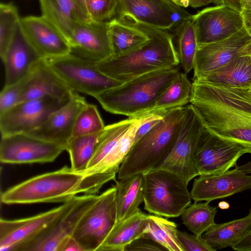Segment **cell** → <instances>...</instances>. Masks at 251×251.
<instances>
[{"mask_svg":"<svg viewBox=\"0 0 251 251\" xmlns=\"http://www.w3.org/2000/svg\"><path fill=\"white\" fill-rule=\"evenodd\" d=\"M190 103L208 131L251 153V88L219 87L193 79Z\"/></svg>","mask_w":251,"mask_h":251,"instance_id":"6da1fadb","label":"cell"},{"mask_svg":"<svg viewBox=\"0 0 251 251\" xmlns=\"http://www.w3.org/2000/svg\"><path fill=\"white\" fill-rule=\"evenodd\" d=\"M93 175L74 171L65 166L55 171L37 176L1 194L5 204L66 202L78 194H96L100 190Z\"/></svg>","mask_w":251,"mask_h":251,"instance_id":"7a4b0ae2","label":"cell"},{"mask_svg":"<svg viewBox=\"0 0 251 251\" xmlns=\"http://www.w3.org/2000/svg\"><path fill=\"white\" fill-rule=\"evenodd\" d=\"M137 27L148 33L149 39L147 42L128 53L111 56L97 63L102 73L121 82L179 64L172 34L168 31Z\"/></svg>","mask_w":251,"mask_h":251,"instance_id":"3957f363","label":"cell"},{"mask_svg":"<svg viewBox=\"0 0 251 251\" xmlns=\"http://www.w3.org/2000/svg\"><path fill=\"white\" fill-rule=\"evenodd\" d=\"M179 72L176 66L147 73L105 91L95 98L107 112L136 117L154 109L159 97Z\"/></svg>","mask_w":251,"mask_h":251,"instance_id":"277c9868","label":"cell"},{"mask_svg":"<svg viewBox=\"0 0 251 251\" xmlns=\"http://www.w3.org/2000/svg\"><path fill=\"white\" fill-rule=\"evenodd\" d=\"M186 106L170 110L135 142L120 165L119 179L156 168L174 147L185 119Z\"/></svg>","mask_w":251,"mask_h":251,"instance_id":"5b68a950","label":"cell"},{"mask_svg":"<svg viewBox=\"0 0 251 251\" xmlns=\"http://www.w3.org/2000/svg\"><path fill=\"white\" fill-rule=\"evenodd\" d=\"M144 209L167 218L177 217L191 204L187 183L168 171L153 169L143 174Z\"/></svg>","mask_w":251,"mask_h":251,"instance_id":"8992f818","label":"cell"},{"mask_svg":"<svg viewBox=\"0 0 251 251\" xmlns=\"http://www.w3.org/2000/svg\"><path fill=\"white\" fill-rule=\"evenodd\" d=\"M191 15L169 0H118L114 18L134 26L173 31Z\"/></svg>","mask_w":251,"mask_h":251,"instance_id":"52a82bcc","label":"cell"},{"mask_svg":"<svg viewBox=\"0 0 251 251\" xmlns=\"http://www.w3.org/2000/svg\"><path fill=\"white\" fill-rule=\"evenodd\" d=\"M47 62L73 91L96 98L122 83L102 73L97 63L72 53L46 59Z\"/></svg>","mask_w":251,"mask_h":251,"instance_id":"ba28073f","label":"cell"},{"mask_svg":"<svg viewBox=\"0 0 251 251\" xmlns=\"http://www.w3.org/2000/svg\"><path fill=\"white\" fill-rule=\"evenodd\" d=\"M116 185L102 194L85 212L72 236L83 251H98L117 223Z\"/></svg>","mask_w":251,"mask_h":251,"instance_id":"9c48e42d","label":"cell"},{"mask_svg":"<svg viewBox=\"0 0 251 251\" xmlns=\"http://www.w3.org/2000/svg\"><path fill=\"white\" fill-rule=\"evenodd\" d=\"M177 139L165 159L155 168L172 172L187 183L199 174L195 163V152L204 126L198 113L190 104Z\"/></svg>","mask_w":251,"mask_h":251,"instance_id":"30bf717a","label":"cell"},{"mask_svg":"<svg viewBox=\"0 0 251 251\" xmlns=\"http://www.w3.org/2000/svg\"><path fill=\"white\" fill-rule=\"evenodd\" d=\"M98 197L96 194L75 197L59 216L26 245L22 251H57L61 242L72 235L81 217Z\"/></svg>","mask_w":251,"mask_h":251,"instance_id":"8fae6325","label":"cell"},{"mask_svg":"<svg viewBox=\"0 0 251 251\" xmlns=\"http://www.w3.org/2000/svg\"><path fill=\"white\" fill-rule=\"evenodd\" d=\"M68 101L45 97L19 103L0 113L1 136L27 133L32 131Z\"/></svg>","mask_w":251,"mask_h":251,"instance_id":"7c38bea8","label":"cell"},{"mask_svg":"<svg viewBox=\"0 0 251 251\" xmlns=\"http://www.w3.org/2000/svg\"><path fill=\"white\" fill-rule=\"evenodd\" d=\"M241 146L220 138L204 128L197 146L195 163L200 175L220 174L237 166L246 153Z\"/></svg>","mask_w":251,"mask_h":251,"instance_id":"4fadbf2b","label":"cell"},{"mask_svg":"<svg viewBox=\"0 0 251 251\" xmlns=\"http://www.w3.org/2000/svg\"><path fill=\"white\" fill-rule=\"evenodd\" d=\"M1 137L0 161L3 163L50 162L65 150L59 145L26 133Z\"/></svg>","mask_w":251,"mask_h":251,"instance_id":"5bb4252c","label":"cell"},{"mask_svg":"<svg viewBox=\"0 0 251 251\" xmlns=\"http://www.w3.org/2000/svg\"><path fill=\"white\" fill-rule=\"evenodd\" d=\"M191 19L198 46L227 38L244 27L241 12L225 5L203 9Z\"/></svg>","mask_w":251,"mask_h":251,"instance_id":"9a60e30c","label":"cell"},{"mask_svg":"<svg viewBox=\"0 0 251 251\" xmlns=\"http://www.w3.org/2000/svg\"><path fill=\"white\" fill-rule=\"evenodd\" d=\"M251 36L243 27L225 39L198 46L193 68V79L204 77L226 66L239 56L245 55Z\"/></svg>","mask_w":251,"mask_h":251,"instance_id":"2e32d148","label":"cell"},{"mask_svg":"<svg viewBox=\"0 0 251 251\" xmlns=\"http://www.w3.org/2000/svg\"><path fill=\"white\" fill-rule=\"evenodd\" d=\"M20 28L26 40L42 58L60 57L71 52L67 37L42 15L21 18Z\"/></svg>","mask_w":251,"mask_h":251,"instance_id":"e0dca14e","label":"cell"},{"mask_svg":"<svg viewBox=\"0 0 251 251\" xmlns=\"http://www.w3.org/2000/svg\"><path fill=\"white\" fill-rule=\"evenodd\" d=\"M71 200L57 207L28 218L14 220L0 219V251H22L26 245L59 216Z\"/></svg>","mask_w":251,"mask_h":251,"instance_id":"ac0fdd59","label":"cell"},{"mask_svg":"<svg viewBox=\"0 0 251 251\" xmlns=\"http://www.w3.org/2000/svg\"><path fill=\"white\" fill-rule=\"evenodd\" d=\"M108 22L77 21L69 39L71 53L96 63L112 56Z\"/></svg>","mask_w":251,"mask_h":251,"instance_id":"d6986e66","label":"cell"},{"mask_svg":"<svg viewBox=\"0 0 251 251\" xmlns=\"http://www.w3.org/2000/svg\"><path fill=\"white\" fill-rule=\"evenodd\" d=\"M87 103L84 97L73 91L64 105L52 112L40 126L26 134L59 145L66 150L76 117Z\"/></svg>","mask_w":251,"mask_h":251,"instance_id":"ffe728a7","label":"cell"},{"mask_svg":"<svg viewBox=\"0 0 251 251\" xmlns=\"http://www.w3.org/2000/svg\"><path fill=\"white\" fill-rule=\"evenodd\" d=\"M199 176L195 179L190 192L194 201L210 202L251 189V175L236 168L220 174Z\"/></svg>","mask_w":251,"mask_h":251,"instance_id":"44dd1931","label":"cell"},{"mask_svg":"<svg viewBox=\"0 0 251 251\" xmlns=\"http://www.w3.org/2000/svg\"><path fill=\"white\" fill-rule=\"evenodd\" d=\"M73 92L46 59L41 58L25 77L22 101L45 97L68 100Z\"/></svg>","mask_w":251,"mask_h":251,"instance_id":"7402d4cb","label":"cell"},{"mask_svg":"<svg viewBox=\"0 0 251 251\" xmlns=\"http://www.w3.org/2000/svg\"><path fill=\"white\" fill-rule=\"evenodd\" d=\"M41 58L26 40L19 26L4 57V86L15 84L25 78Z\"/></svg>","mask_w":251,"mask_h":251,"instance_id":"603a6c76","label":"cell"},{"mask_svg":"<svg viewBox=\"0 0 251 251\" xmlns=\"http://www.w3.org/2000/svg\"><path fill=\"white\" fill-rule=\"evenodd\" d=\"M195 79L219 87L251 88V56H239L226 66Z\"/></svg>","mask_w":251,"mask_h":251,"instance_id":"cb8c5ba5","label":"cell"},{"mask_svg":"<svg viewBox=\"0 0 251 251\" xmlns=\"http://www.w3.org/2000/svg\"><path fill=\"white\" fill-rule=\"evenodd\" d=\"M148 215L139 208L126 219L116 223L99 251H125L126 247L145 234Z\"/></svg>","mask_w":251,"mask_h":251,"instance_id":"d4e9b609","label":"cell"},{"mask_svg":"<svg viewBox=\"0 0 251 251\" xmlns=\"http://www.w3.org/2000/svg\"><path fill=\"white\" fill-rule=\"evenodd\" d=\"M158 109L146 111L136 117L130 127L121 138L110 151L97 165L85 172V175L97 173H118L121 164L134 143L136 131L140 126Z\"/></svg>","mask_w":251,"mask_h":251,"instance_id":"484cf974","label":"cell"},{"mask_svg":"<svg viewBox=\"0 0 251 251\" xmlns=\"http://www.w3.org/2000/svg\"><path fill=\"white\" fill-rule=\"evenodd\" d=\"M117 223L133 214L144 201L143 174L116 181Z\"/></svg>","mask_w":251,"mask_h":251,"instance_id":"4316f807","label":"cell"},{"mask_svg":"<svg viewBox=\"0 0 251 251\" xmlns=\"http://www.w3.org/2000/svg\"><path fill=\"white\" fill-rule=\"evenodd\" d=\"M251 229L250 213L242 218L215 224L202 235V238L215 251L231 247Z\"/></svg>","mask_w":251,"mask_h":251,"instance_id":"83f0119b","label":"cell"},{"mask_svg":"<svg viewBox=\"0 0 251 251\" xmlns=\"http://www.w3.org/2000/svg\"><path fill=\"white\" fill-rule=\"evenodd\" d=\"M108 31L113 56L128 53L149 39L143 28L124 24L116 18L108 22Z\"/></svg>","mask_w":251,"mask_h":251,"instance_id":"f1b7e54d","label":"cell"},{"mask_svg":"<svg viewBox=\"0 0 251 251\" xmlns=\"http://www.w3.org/2000/svg\"><path fill=\"white\" fill-rule=\"evenodd\" d=\"M191 16L182 21L173 30L172 34L179 64L185 74L193 70L198 47L196 31Z\"/></svg>","mask_w":251,"mask_h":251,"instance_id":"f546056e","label":"cell"},{"mask_svg":"<svg viewBox=\"0 0 251 251\" xmlns=\"http://www.w3.org/2000/svg\"><path fill=\"white\" fill-rule=\"evenodd\" d=\"M103 130L78 136H72L66 148L70 156L72 169L84 174L101 139Z\"/></svg>","mask_w":251,"mask_h":251,"instance_id":"4dcf8cb0","label":"cell"},{"mask_svg":"<svg viewBox=\"0 0 251 251\" xmlns=\"http://www.w3.org/2000/svg\"><path fill=\"white\" fill-rule=\"evenodd\" d=\"M39 1L42 15L57 26L69 40L74 25L80 21L72 0Z\"/></svg>","mask_w":251,"mask_h":251,"instance_id":"1f68e13d","label":"cell"},{"mask_svg":"<svg viewBox=\"0 0 251 251\" xmlns=\"http://www.w3.org/2000/svg\"><path fill=\"white\" fill-rule=\"evenodd\" d=\"M175 223L156 215H148L145 234L167 251H185L177 236Z\"/></svg>","mask_w":251,"mask_h":251,"instance_id":"d6a6232c","label":"cell"},{"mask_svg":"<svg viewBox=\"0 0 251 251\" xmlns=\"http://www.w3.org/2000/svg\"><path fill=\"white\" fill-rule=\"evenodd\" d=\"M192 83L185 73H179L168 85L156 100L154 109L171 110L190 103Z\"/></svg>","mask_w":251,"mask_h":251,"instance_id":"836d02e7","label":"cell"},{"mask_svg":"<svg viewBox=\"0 0 251 251\" xmlns=\"http://www.w3.org/2000/svg\"><path fill=\"white\" fill-rule=\"evenodd\" d=\"M209 202L195 201L188 206L181 215L183 224L197 236H201L215 224V217L217 208L210 205Z\"/></svg>","mask_w":251,"mask_h":251,"instance_id":"e575fe53","label":"cell"},{"mask_svg":"<svg viewBox=\"0 0 251 251\" xmlns=\"http://www.w3.org/2000/svg\"><path fill=\"white\" fill-rule=\"evenodd\" d=\"M135 119L136 117H128L105 126L100 142L85 172L94 168L104 158L129 129Z\"/></svg>","mask_w":251,"mask_h":251,"instance_id":"d590c367","label":"cell"},{"mask_svg":"<svg viewBox=\"0 0 251 251\" xmlns=\"http://www.w3.org/2000/svg\"><path fill=\"white\" fill-rule=\"evenodd\" d=\"M21 17L12 2L0 4V55L4 57L19 26Z\"/></svg>","mask_w":251,"mask_h":251,"instance_id":"8d00e7d4","label":"cell"},{"mask_svg":"<svg viewBox=\"0 0 251 251\" xmlns=\"http://www.w3.org/2000/svg\"><path fill=\"white\" fill-rule=\"evenodd\" d=\"M105 127L97 106L87 103L76 117L72 136L97 133L103 130Z\"/></svg>","mask_w":251,"mask_h":251,"instance_id":"74e56055","label":"cell"},{"mask_svg":"<svg viewBox=\"0 0 251 251\" xmlns=\"http://www.w3.org/2000/svg\"><path fill=\"white\" fill-rule=\"evenodd\" d=\"M118 0H86V7L90 21L108 22L116 16Z\"/></svg>","mask_w":251,"mask_h":251,"instance_id":"f35d334b","label":"cell"},{"mask_svg":"<svg viewBox=\"0 0 251 251\" xmlns=\"http://www.w3.org/2000/svg\"><path fill=\"white\" fill-rule=\"evenodd\" d=\"M25 77L10 85L4 86L0 94V113L22 101Z\"/></svg>","mask_w":251,"mask_h":251,"instance_id":"ab89813d","label":"cell"},{"mask_svg":"<svg viewBox=\"0 0 251 251\" xmlns=\"http://www.w3.org/2000/svg\"><path fill=\"white\" fill-rule=\"evenodd\" d=\"M177 236L185 251H215L201 236L198 237L179 230Z\"/></svg>","mask_w":251,"mask_h":251,"instance_id":"60d3db41","label":"cell"},{"mask_svg":"<svg viewBox=\"0 0 251 251\" xmlns=\"http://www.w3.org/2000/svg\"><path fill=\"white\" fill-rule=\"evenodd\" d=\"M167 251L146 234L135 239L127 245L125 251Z\"/></svg>","mask_w":251,"mask_h":251,"instance_id":"b9f144b4","label":"cell"},{"mask_svg":"<svg viewBox=\"0 0 251 251\" xmlns=\"http://www.w3.org/2000/svg\"><path fill=\"white\" fill-rule=\"evenodd\" d=\"M57 251H83L78 242L71 235L66 238L59 245Z\"/></svg>","mask_w":251,"mask_h":251,"instance_id":"7bdbcfd3","label":"cell"},{"mask_svg":"<svg viewBox=\"0 0 251 251\" xmlns=\"http://www.w3.org/2000/svg\"><path fill=\"white\" fill-rule=\"evenodd\" d=\"M231 247L237 251H251V229Z\"/></svg>","mask_w":251,"mask_h":251,"instance_id":"ee69618b","label":"cell"},{"mask_svg":"<svg viewBox=\"0 0 251 251\" xmlns=\"http://www.w3.org/2000/svg\"><path fill=\"white\" fill-rule=\"evenodd\" d=\"M76 9L78 17L81 21H90L88 16L86 0H72Z\"/></svg>","mask_w":251,"mask_h":251,"instance_id":"f6af8a7d","label":"cell"},{"mask_svg":"<svg viewBox=\"0 0 251 251\" xmlns=\"http://www.w3.org/2000/svg\"><path fill=\"white\" fill-rule=\"evenodd\" d=\"M241 14L243 18L244 27L251 36V8L244 7Z\"/></svg>","mask_w":251,"mask_h":251,"instance_id":"bcb514c9","label":"cell"},{"mask_svg":"<svg viewBox=\"0 0 251 251\" xmlns=\"http://www.w3.org/2000/svg\"><path fill=\"white\" fill-rule=\"evenodd\" d=\"M245 2H251V0H224V5L241 12L243 9L242 4Z\"/></svg>","mask_w":251,"mask_h":251,"instance_id":"7dc6e473","label":"cell"},{"mask_svg":"<svg viewBox=\"0 0 251 251\" xmlns=\"http://www.w3.org/2000/svg\"><path fill=\"white\" fill-rule=\"evenodd\" d=\"M189 3V6L193 8H198L206 6L210 3H214V0H187Z\"/></svg>","mask_w":251,"mask_h":251,"instance_id":"c3c4849f","label":"cell"},{"mask_svg":"<svg viewBox=\"0 0 251 251\" xmlns=\"http://www.w3.org/2000/svg\"><path fill=\"white\" fill-rule=\"evenodd\" d=\"M235 168L245 174L251 175V160L243 165H237Z\"/></svg>","mask_w":251,"mask_h":251,"instance_id":"681fc988","label":"cell"},{"mask_svg":"<svg viewBox=\"0 0 251 251\" xmlns=\"http://www.w3.org/2000/svg\"><path fill=\"white\" fill-rule=\"evenodd\" d=\"M176 5L182 8H186L189 6V1L187 0H169Z\"/></svg>","mask_w":251,"mask_h":251,"instance_id":"f907efd6","label":"cell"},{"mask_svg":"<svg viewBox=\"0 0 251 251\" xmlns=\"http://www.w3.org/2000/svg\"><path fill=\"white\" fill-rule=\"evenodd\" d=\"M245 55L251 56V42L248 44L245 47Z\"/></svg>","mask_w":251,"mask_h":251,"instance_id":"816d5d0a","label":"cell"},{"mask_svg":"<svg viewBox=\"0 0 251 251\" xmlns=\"http://www.w3.org/2000/svg\"><path fill=\"white\" fill-rule=\"evenodd\" d=\"M222 204L221 203H219V206L221 208H228L229 207V204L228 203L225 202H222Z\"/></svg>","mask_w":251,"mask_h":251,"instance_id":"f5cc1de1","label":"cell"},{"mask_svg":"<svg viewBox=\"0 0 251 251\" xmlns=\"http://www.w3.org/2000/svg\"><path fill=\"white\" fill-rule=\"evenodd\" d=\"M242 8L244 7L251 8V2H245L242 4Z\"/></svg>","mask_w":251,"mask_h":251,"instance_id":"db71d44e","label":"cell"},{"mask_svg":"<svg viewBox=\"0 0 251 251\" xmlns=\"http://www.w3.org/2000/svg\"><path fill=\"white\" fill-rule=\"evenodd\" d=\"M224 0H214V3L217 5H224Z\"/></svg>","mask_w":251,"mask_h":251,"instance_id":"11a10c76","label":"cell"},{"mask_svg":"<svg viewBox=\"0 0 251 251\" xmlns=\"http://www.w3.org/2000/svg\"><path fill=\"white\" fill-rule=\"evenodd\" d=\"M249 213H250V214H251V209H250V210H249Z\"/></svg>","mask_w":251,"mask_h":251,"instance_id":"9f6ffc18","label":"cell"}]
</instances>
